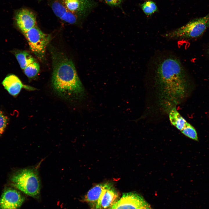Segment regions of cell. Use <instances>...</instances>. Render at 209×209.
Listing matches in <instances>:
<instances>
[{
  "label": "cell",
  "instance_id": "cell-1",
  "mask_svg": "<svg viewBox=\"0 0 209 209\" xmlns=\"http://www.w3.org/2000/svg\"><path fill=\"white\" fill-rule=\"evenodd\" d=\"M158 63L155 79L159 100L163 108L169 113L185 98L188 79L183 66L178 58L168 57Z\"/></svg>",
  "mask_w": 209,
  "mask_h": 209
},
{
  "label": "cell",
  "instance_id": "cell-2",
  "mask_svg": "<svg viewBox=\"0 0 209 209\" xmlns=\"http://www.w3.org/2000/svg\"><path fill=\"white\" fill-rule=\"evenodd\" d=\"M52 85L60 97L72 101L84 99L86 93L71 60L63 53L53 50Z\"/></svg>",
  "mask_w": 209,
  "mask_h": 209
},
{
  "label": "cell",
  "instance_id": "cell-3",
  "mask_svg": "<svg viewBox=\"0 0 209 209\" xmlns=\"http://www.w3.org/2000/svg\"><path fill=\"white\" fill-rule=\"evenodd\" d=\"M11 181L13 186L27 195L33 197L39 195L40 182L37 169L31 167L20 170L12 176Z\"/></svg>",
  "mask_w": 209,
  "mask_h": 209
},
{
  "label": "cell",
  "instance_id": "cell-4",
  "mask_svg": "<svg viewBox=\"0 0 209 209\" xmlns=\"http://www.w3.org/2000/svg\"><path fill=\"white\" fill-rule=\"evenodd\" d=\"M209 27V13L205 16L194 19L185 25L164 35L169 39H189L201 36Z\"/></svg>",
  "mask_w": 209,
  "mask_h": 209
},
{
  "label": "cell",
  "instance_id": "cell-5",
  "mask_svg": "<svg viewBox=\"0 0 209 209\" xmlns=\"http://www.w3.org/2000/svg\"><path fill=\"white\" fill-rule=\"evenodd\" d=\"M24 34L31 51L39 59L43 58L51 36L44 33L36 26Z\"/></svg>",
  "mask_w": 209,
  "mask_h": 209
},
{
  "label": "cell",
  "instance_id": "cell-6",
  "mask_svg": "<svg viewBox=\"0 0 209 209\" xmlns=\"http://www.w3.org/2000/svg\"><path fill=\"white\" fill-rule=\"evenodd\" d=\"M109 209H153L142 195L134 192L123 194L121 198Z\"/></svg>",
  "mask_w": 209,
  "mask_h": 209
},
{
  "label": "cell",
  "instance_id": "cell-7",
  "mask_svg": "<svg viewBox=\"0 0 209 209\" xmlns=\"http://www.w3.org/2000/svg\"><path fill=\"white\" fill-rule=\"evenodd\" d=\"M83 21L98 5L95 0H59Z\"/></svg>",
  "mask_w": 209,
  "mask_h": 209
},
{
  "label": "cell",
  "instance_id": "cell-8",
  "mask_svg": "<svg viewBox=\"0 0 209 209\" xmlns=\"http://www.w3.org/2000/svg\"><path fill=\"white\" fill-rule=\"evenodd\" d=\"M24 200V197L18 191L7 188L0 198V209H18Z\"/></svg>",
  "mask_w": 209,
  "mask_h": 209
},
{
  "label": "cell",
  "instance_id": "cell-9",
  "mask_svg": "<svg viewBox=\"0 0 209 209\" xmlns=\"http://www.w3.org/2000/svg\"><path fill=\"white\" fill-rule=\"evenodd\" d=\"M15 19L17 26L24 33L36 26L35 15L27 8L18 10L15 14Z\"/></svg>",
  "mask_w": 209,
  "mask_h": 209
},
{
  "label": "cell",
  "instance_id": "cell-10",
  "mask_svg": "<svg viewBox=\"0 0 209 209\" xmlns=\"http://www.w3.org/2000/svg\"><path fill=\"white\" fill-rule=\"evenodd\" d=\"M51 7L55 15L61 20L69 24H81L82 21L76 15L69 10L59 0H54Z\"/></svg>",
  "mask_w": 209,
  "mask_h": 209
},
{
  "label": "cell",
  "instance_id": "cell-11",
  "mask_svg": "<svg viewBox=\"0 0 209 209\" xmlns=\"http://www.w3.org/2000/svg\"><path fill=\"white\" fill-rule=\"evenodd\" d=\"M119 195L111 183L102 191L95 205L96 209H109L118 201Z\"/></svg>",
  "mask_w": 209,
  "mask_h": 209
},
{
  "label": "cell",
  "instance_id": "cell-12",
  "mask_svg": "<svg viewBox=\"0 0 209 209\" xmlns=\"http://www.w3.org/2000/svg\"><path fill=\"white\" fill-rule=\"evenodd\" d=\"M2 84L5 89L13 96L17 95L23 88L30 90H35L33 87L23 84L19 78L14 75H10L6 77L3 81Z\"/></svg>",
  "mask_w": 209,
  "mask_h": 209
},
{
  "label": "cell",
  "instance_id": "cell-13",
  "mask_svg": "<svg viewBox=\"0 0 209 209\" xmlns=\"http://www.w3.org/2000/svg\"><path fill=\"white\" fill-rule=\"evenodd\" d=\"M110 183H106L98 184L93 187L88 192L84 200L86 202L96 205L102 191Z\"/></svg>",
  "mask_w": 209,
  "mask_h": 209
},
{
  "label": "cell",
  "instance_id": "cell-14",
  "mask_svg": "<svg viewBox=\"0 0 209 209\" xmlns=\"http://www.w3.org/2000/svg\"><path fill=\"white\" fill-rule=\"evenodd\" d=\"M15 56L20 67L23 70L28 65L35 61L32 56L25 51L16 52Z\"/></svg>",
  "mask_w": 209,
  "mask_h": 209
},
{
  "label": "cell",
  "instance_id": "cell-15",
  "mask_svg": "<svg viewBox=\"0 0 209 209\" xmlns=\"http://www.w3.org/2000/svg\"><path fill=\"white\" fill-rule=\"evenodd\" d=\"M39 65L35 61L28 65L24 69L25 74L30 78L36 77L39 72Z\"/></svg>",
  "mask_w": 209,
  "mask_h": 209
},
{
  "label": "cell",
  "instance_id": "cell-16",
  "mask_svg": "<svg viewBox=\"0 0 209 209\" xmlns=\"http://www.w3.org/2000/svg\"><path fill=\"white\" fill-rule=\"evenodd\" d=\"M143 12L146 15H151L158 11V8L154 2L148 1H146L141 5Z\"/></svg>",
  "mask_w": 209,
  "mask_h": 209
},
{
  "label": "cell",
  "instance_id": "cell-17",
  "mask_svg": "<svg viewBox=\"0 0 209 209\" xmlns=\"http://www.w3.org/2000/svg\"><path fill=\"white\" fill-rule=\"evenodd\" d=\"M8 118L1 111H0V136L4 132L8 123Z\"/></svg>",
  "mask_w": 209,
  "mask_h": 209
},
{
  "label": "cell",
  "instance_id": "cell-18",
  "mask_svg": "<svg viewBox=\"0 0 209 209\" xmlns=\"http://www.w3.org/2000/svg\"><path fill=\"white\" fill-rule=\"evenodd\" d=\"M104 3L112 7L122 8V5L125 0H102Z\"/></svg>",
  "mask_w": 209,
  "mask_h": 209
},
{
  "label": "cell",
  "instance_id": "cell-19",
  "mask_svg": "<svg viewBox=\"0 0 209 209\" xmlns=\"http://www.w3.org/2000/svg\"><path fill=\"white\" fill-rule=\"evenodd\" d=\"M208 54L209 56V46L208 48Z\"/></svg>",
  "mask_w": 209,
  "mask_h": 209
},
{
  "label": "cell",
  "instance_id": "cell-20",
  "mask_svg": "<svg viewBox=\"0 0 209 209\" xmlns=\"http://www.w3.org/2000/svg\"><path fill=\"white\" fill-rule=\"evenodd\" d=\"M39 0V1H42V0Z\"/></svg>",
  "mask_w": 209,
  "mask_h": 209
}]
</instances>
